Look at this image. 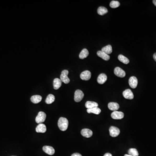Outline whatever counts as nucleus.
Masks as SVG:
<instances>
[{"label": "nucleus", "mask_w": 156, "mask_h": 156, "mask_svg": "<svg viewBox=\"0 0 156 156\" xmlns=\"http://www.w3.org/2000/svg\"><path fill=\"white\" fill-rule=\"evenodd\" d=\"M68 125L69 121L67 119L65 118L61 117L58 120V127L61 131H66L68 128Z\"/></svg>", "instance_id": "nucleus-1"}, {"label": "nucleus", "mask_w": 156, "mask_h": 156, "mask_svg": "<svg viewBox=\"0 0 156 156\" xmlns=\"http://www.w3.org/2000/svg\"><path fill=\"white\" fill-rule=\"evenodd\" d=\"M69 71L67 70H64L61 73L60 76V80L62 82L65 84H68L70 82V79L68 77Z\"/></svg>", "instance_id": "nucleus-2"}, {"label": "nucleus", "mask_w": 156, "mask_h": 156, "mask_svg": "<svg viewBox=\"0 0 156 156\" xmlns=\"http://www.w3.org/2000/svg\"><path fill=\"white\" fill-rule=\"evenodd\" d=\"M46 118V115L44 112H40L38 113V115L36 118V122L37 123L41 124L44 122Z\"/></svg>", "instance_id": "nucleus-3"}, {"label": "nucleus", "mask_w": 156, "mask_h": 156, "mask_svg": "<svg viewBox=\"0 0 156 156\" xmlns=\"http://www.w3.org/2000/svg\"><path fill=\"white\" fill-rule=\"evenodd\" d=\"M84 96V93L80 90H76L75 92L74 100L76 102H80Z\"/></svg>", "instance_id": "nucleus-4"}, {"label": "nucleus", "mask_w": 156, "mask_h": 156, "mask_svg": "<svg viewBox=\"0 0 156 156\" xmlns=\"http://www.w3.org/2000/svg\"><path fill=\"white\" fill-rule=\"evenodd\" d=\"M114 73L117 76L121 78L125 77L126 75V73L125 71L119 67H117L114 69Z\"/></svg>", "instance_id": "nucleus-5"}, {"label": "nucleus", "mask_w": 156, "mask_h": 156, "mask_svg": "<svg viewBox=\"0 0 156 156\" xmlns=\"http://www.w3.org/2000/svg\"><path fill=\"white\" fill-rule=\"evenodd\" d=\"M110 135L112 137H116L119 135L120 131L118 127L112 126L110 127L109 129Z\"/></svg>", "instance_id": "nucleus-6"}, {"label": "nucleus", "mask_w": 156, "mask_h": 156, "mask_svg": "<svg viewBox=\"0 0 156 156\" xmlns=\"http://www.w3.org/2000/svg\"><path fill=\"white\" fill-rule=\"evenodd\" d=\"M111 117L114 119H121L124 117V114L121 112L114 111L111 114Z\"/></svg>", "instance_id": "nucleus-7"}, {"label": "nucleus", "mask_w": 156, "mask_h": 156, "mask_svg": "<svg viewBox=\"0 0 156 156\" xmlns=\"http://www.w3.org/2000/svg\"><path fill=\"white\" fill-rule=\"evenodd\" d=\"M129 84L130 87L132 88H136L138 84V80L135 76H131L129 79Z\"/></svg>", "instance_id": "nucleus-8"}, {"label": "nucleus", "mask_w": 156, "mask_h": 156, "mask_svg": "<svg viewBox=\"0 0 156 156\" xmlns=\"http://www.w3.org/2000/svg\"><path fill=\"white\" fill-rule=\"evenodd\" d=\"M91 77V72L88 70L85 71L82 73L80 75L81 79L83 80H88L90 79Z\"/></svg>", "instance_id": "nucleus-9"}, {"label": "nucleus", "mask_w": 156, "mask_h": 156, "mask_svg": "<svg viewBox=\"0 0 156 156\" xmlns=\"http://www.w3.org/2000/svg\"><path fill=\"white\" fill-rule=\"evenodd\" d=\"M123 95L125 98L127 99H132L133 98V94L131 90L127 89L124 91Z\"/></svg>", "instance_id": "nucleus-10"}, {"label": "nucleus", "mask_w": 156, "mask_h": 156, "mask_svg": "<svg viewBox=\"0 0 156 156\" xmlns=\"http://www.w3.org/2000/svg\"><path fill=\"white\" fill-rule=\"evenodd\" d=\"M43 150L46 154L49 155H53L55 153V150L52 147L45 146L43 147Z\"/></svg>", "instance_id": "nucleus-11"}, {"label": "nucleus", "mask_w": 156, "mask_h": 156, "mask_svg": "<svg viewBox=\"0 0 156 156\" xmlns=\"http://www.w3.org/2000/svg\"><path fill=\"white\" fill-rule=\"evenodd\" d=\"M81 133L83 137L87 138L91 137L93 135L92 131L91 130L87 129H83L81 131Z\"/></svg>", "instance_id": "nucleus-12"}, {"label": "nucleus", "mask_w": 156, "mask_h": 156, "mask_svg": "<svg viewBox=\"0 0 156 156\" xmlns=\"http://www.w3.org/2000/svg\"><path fill=\"white\" fill-rule=\"evenodd\" d=\"M47 131V127L43 124H39L36 128V131L37 133H44Z\"/></svg>", "instance_id": "nucleus-13"}, {"label": "nucleus", "mask_w": 156, "mask_h": 156, "mask_svg": "<svg viewBox=\"0 0 156 156\" xmlns=\"http://www.w3.org/2000/svg\"><path fill=\"white\" fill-rule=\"evenodd\" d=\"M107 76L105 74L102 73L98 76L97 78V82L100 84H103L106 81Z\"/></svg>", "instance_id": "nucleus-14"}, {"label": "nucleus", "mask_w": 156, "mask_h": 156, "mask_svg": "<svg viewBox=\"0 0 156 156\" xmlns=\"http://www.w3.org/2000/svg\"><path fill=\"white\" fill-rule=\"evenodd\" d=\"M108 108L112 111H117L119 108V105L116 102H110L108 104Z\"/></svg>", "instance_id": "nucleus-15"}, {"label": "nucleus", "mask_w": 156, "mask_h": 156, "mask_svg": "<svg viewBox=\"0 0 156 156\" xmlns=\"http://www.w3.org/2000/svg\"><path fill=\"white\" fill-rule=\"evenodd\" d=\"M97 54L98 57L102 58V59H103L104 60L108 61L110 59L109 55L102 51H98Z\"/></svg>", "instance_id": "nucleus-16"}, {"label": "nucleus", "mask_w": 156, "mask_h": 156, "mask_svg": "<svg viewBox=\"0 0 156 156\" xmlns=\"http://www.w3.org/2000/svg\"><path fill=\"white\" fill-rule=\"evenodd\" d=\"M62 85V81L60 79L55 78L53 80V87L55 90H57L61 87Z\"/></svg>", "instance_id": "nucleus-17"}, {"label": "nucleus", "mask_w": 156, "mask_h": 156, "mask_svg": "<svg viewBox=\"0 0 156 156\" xmlns=\"http://www.w3.org/2000/svg\"><path fill=\"white\" fill-rule=\"evenodd\" d=\"M87 112L88 113H93L96 115H99L101 112V110L98 107H94L92 108L87 109Z\"/></svg>", "instance_id": "nucleus-18"}, {"label": "nucleus", "mask_w": 156, "mask_h": 156, "mask_svg": "<svg viewBox=\"0 0 156 156\" xmlns=\"http://www.w3.org/2000/svg\"><path fill=\"white\" fill-rule=\"evenodd\" d=\"M42 98L41 96L39 95H35L32 96L30 100L33 103L37 104L41 101Z\"/></svg>", "instance_id": "nucleus-19"}, {"label": "nucleus", "mask_w": 156, "mask_h": 156, "mask_svg": "<svg viewBox=\"0 0 156 156\" xmlns=\"http://www.w3.org/2000/svg\"><path fill=\"white\" fill-rule=\"evenodd\" d=\"M86 107L87 109L93 108L94 107H98V104L97 103L91 101H87L85 104Z\"/></svg>", "instance_id": "nucleus-20"}, {"label": "nucleus", "mask_w": 156, "mask_h": 156, "mask_svg": "<svg viewBox=\"0 0 156 156\" xmlns=\"http://www.w3.org/2000/svg\"><path fill=\"white\" fill-rule=\"evenodd\" d=\"M88 54H89V53L88 51L86 49H84L82 50V51L79 54V58L81 59H84L88 56Z\"/></svg>", "instance_id": "nucleus-21"}, {"label": "nucleus", "mask_w": 156, "mask_h": 156, "mask_svg": "<svg viewBox=\"0 0 156 156\" xmlns=\"http://www.w3.org/2000/svg\"><path fill=\"white\" fill-rule=\"evenodd\" d=\"M102 51L107 54H111L112 53V47L110 45H108L102 48Z\"/></svg>", "instance_id": "nucleus-22"}, {"label": "nucleus", "mask_w": 156, "mask_h": 156, "mask_svg": "<svg viewBox=\"0 0 156 156\" xmlns=\"http://www.w3.org/2000/svg\"><path fill=\"white\" fill-rule=\"evenodd\" d=\"M55 99V98L53 94H49L47 96L46 99V103L47 104H51L54 102Z\"/></svg>", "instance_id": "nucleus-23"}, {"label": "nucleus", "mask_w": 156, "mask_h": 156, "mask_svg": "<svg viewBox=\"0 0 156 156\" xmlns=\"http://www.w3.org/2000/svg\"><path fill=\"white\" fill-rule=\"evenodd\" d=\"M118 59L120 61H121L125 64H127L129 63V60L127 57L122 55H118Z\"/></svg>", "instance_id": "nucleus-24"}, {"label": "nucleus", "mask_w": 156, "mask_h": 156, "mask_svg": "<svg viewBox=\"0 0 156 156\" xmlns=\"http://www.w3.org/2000/svg\"><path fill=\"white\" fill-rule=\"evenodd\" d=\"M108 10L106 8L104 7H100L98 8L97 12L98 14L100 15H103L108 13Z\"/></svg>", "instance_id": "nucleus-25"}, {"label": "nucleus", "mask_w": 156, "mask_h": 156, "mask_svg": "<svg viewBox=\"0 0 156 156\" xmlns=\"http://www.w3.org/2000/svg\"><path fill=\"white\" fill-rule=\"evenodd\" d=\"M128 153L129 155L132 156H138L139 155L138 152L136 149H130L128 151Z\"/></svg>", "instance_id": "nucleus-26"}, {"label": "nucleus", "mask_w": 156, "mask_h": 156, "mask_svg": "<svg viewBox=\"0 0 156 156\" xmlns=\"http://www.w3.org/2000/svg\"><path fill=\"white\" fill-rule=\"evenodd\" d=\"M120 4V3L118 1H112L110 2V6L112 8H115L119 7Z\"/></svg>", "instance_id": "nucleus-27"}, {"label": "nucleus", "mask_w": 156, "mask_h": 156, "mask_svg": "<svg viewBox=\"0 0 156 156\" xmlns=\"http://www.w3.org/2000/svg\"><path fill=\"white\" fill-rule=\"evenodd\" d=\"M71 156H82L81 154L79 153H75L72 154Z\"/></svg>", "instance_id": "nucleus-28"}, {"label": "nucleus", "mask_w": 156, "mask_h": 156, "mask_svg": "<svg viewBox=\"0 0 156 156\" xmlns=\"http://www.w3.org/2000/svg\"><path fill=\"white\" fill-rule=\"evenodd\" d=\"M104 156H112V155L111 154H110V153H106V154H105Z\"/></svg>", "instance_id": "nucleus-29"}, {"label": "nucleus", "mask_w": 156, "mask_h": 156, "mask_svg": "<svg viewBox=\"0 0 156 156\" xmlns=\"http://www.w3.org/2000/svg\"><path fill=\"white\" fill-rule=\"evenodd\" d=\"M153 57H154V59L155 60V61L156 62V53H155L154 54V55H153Z\"/></svg>", "instance_id": "nucleus-30"}, {"label": "nucleus", "mask_w": 156, "mask_h": 156, "mask_svg": "<svg viewBox=\"0 0 156 156\" xmlns=\"http://www.w3.org/2000/svg\"><path fill=\"white\" fill-rule=\"evenodd\" d=\"M153 3L155 5V6H156V0H154V1H153Z\"/></svg>", "instance_id": "nucleus-31"}, {"label": "nucleus", "mask_w": 156, "mask_h": 156, "mask_svg": "<svg viewBox=\"0 0 156 156\" xmlns=\"http://www.w3.org/2000/svg\"><path fill=\"white\" fill-rule=\"evenodd\" d=\"M124 156H131V155H129V154H125V155H124Z\"/></svg>", "instance_id": "nucleus-32"}, {"label": "nucleus", "mask_w": 156, "mask_h": 156, "mask_svg": "<svg viewBox=\"0 0 156 156\" xmlns=\"http://www.w3.org/2000/svg\"></svg>", "instance_id": "nucleus-33"}]
</instances>
